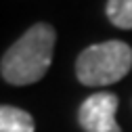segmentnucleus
Masks as SVG:
<instances>
[{"label": "nucleus", "instance_id": "20e7f679", "mask_svg": "<svg viewBox=\"0 0 132 132\" xmlns=\"http://www.w3.org/2000/svg\"><path fill=\"white\" fill-rule=\"evenodd\" d=\"M34 118L19 107L0 105V132H34Z\"/></svg>", "mask_w": 132, "mask_h": 132}, {"label": "nucleus", "instance_id": "7ed1b4c3", "mask_svg": "<svg viewBox=\"0 0 132 132\" xmlns=\"http://www.w3.org/2000/svg\"><path fill=\"white\" fill-rule=\"evenodd\" d=\"M120 98L111 92H96L90 94L80 105L78 120L86 132H122L120 124L115 122Z\"/></svg>", "mask_w": 132, "mask_h": 132}, {"label": "nucleus", "instance_id": "f257e3e1", "mask_svg": "<svg viewBox=\"0 0 132 132\" xmlns=\"http://www.w3.org/2000/svg\"><path fill=\"white\" fill-rule=\"evenodd\" d=\"M57 31L51 23H36L2 57L0 71L13 86H27L42 80L53 63Z\"/></svg>", "mask_w": 132, "mask_h": 132}, {"label": "nucleus", "instance_id": "39448f33", "mask_svg": "<svg viewBox=\"0 0 132 132\" xmlns=\"http://www.w3.org/2000/svg\"><path fill=\"white\" fill-rule=\"evenodd\" d=\"M105 11L115 27L132 29V0H109Z\"/></svg>", "mask_w": 132, "mask_h": 132}, {"label": "nucleus", "instance_id": "f03ea898", "mask_svg": "<svg viewBox=\"0 0 132 132\" xmlns=\"http://www.w3.org/2000/svg\"><path fill=\"white\" fill-rule=\"evenodd\" d=\"M132 48L122 40H107L88 46L76 61V76L84 86H109L128 76Z\"/></svg>", "mask_w": 132, "mask_h": 132}]
</instances>
